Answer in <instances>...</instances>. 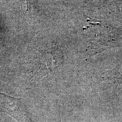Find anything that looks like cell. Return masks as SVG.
I'll list each match as a JSON object with an SVG mask.
<instances>
[{"mask_svg": "<svg viewBox=\"0 0 122 122\" xmlns=\"http://www.w3.org/2000/svg\"><path fill=\"white\" fill-rule=\"evenodd\" d=\"M0 107L18 121H23L25 111L22 103L18 98L0 94Z\"/></svg>", "mask_w": 122, "mask_h": 122, "instance_id": "cell-1", "label": "cell"}, {"mask_svg": "<svg viewBox=\"0 0 122 122\" xmlns=\"http://www.w3.org/2000/svg\"><path fill=\"white\" fill-rule=\"evenodd\" d=\"M39 61V66L41 71H53L61 65L63 61V56L59 49L52 48L41 54Z\"/></svg>", "mask_w": 122, "mask_h": 122, "instance_id": "cell-2", "label": "cell"}]
</instances>
